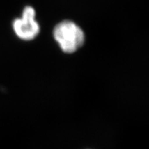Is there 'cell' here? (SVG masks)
Instances as JSON below:
<instances>
[{
    "label": "cell",
    "mask_w": 149,
    "mask_h": 149,
    "mask_svg": "<svg viewBox=\"0 0 149 149\" xmlns=\"http://www.w3.org/2000/svg\"><path fill=\"white\" fill-rule=\"evenodd\" d=\"M53 35L59 47L66 53L77 51L85 40L84 31L71 21H64L57 24Z\"/></svg>",
    "instance_id": "cell-1"
},
{
    "label": "cell",
    "mask_w": 149,
    "mask_h": 149,
    "mask_svg": "<svg viewBox=\"0 0 149 149\" xmlns=\"http://www.w3.org/2000/svg\"><path fill=\"white\" fill-rule=\"evenodd\" d=\"M35 10L31 6L24 9L21 18L16 19L13 23V30L19 38L24 40L35 39L40 33V25L35 20Z\"/></svg>",
    "instance_id": "cell-2"
}]
</instances>
